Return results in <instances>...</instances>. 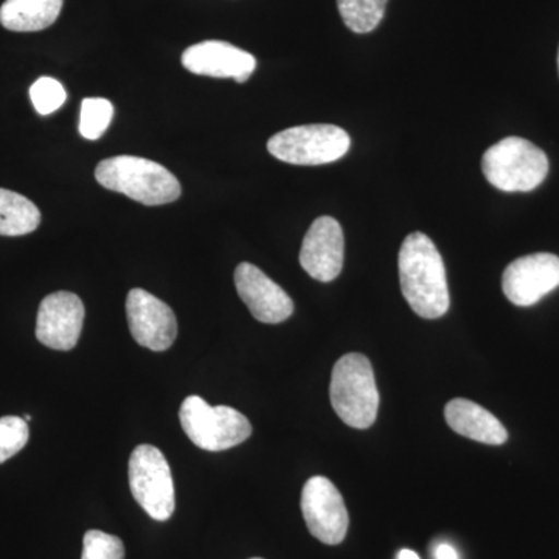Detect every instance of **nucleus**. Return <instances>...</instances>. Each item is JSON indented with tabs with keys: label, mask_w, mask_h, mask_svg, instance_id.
<instances>
[{
	"label": "nucleus",
	"mask_w": 559,
	"mask_h": 559,
	"mask_svg": "<svg viewBox=\"0 0 559 559\" xmlns=\"http://www.w3.org/2000/svg\"><path fill=\"white\" fill-rule=\"evenodd\" d=\"M102 187L124 194L143 205H164L179 200L180 183L157 162L135 156H116L95 168Z\"/></svg>",
	"instance_id": "2"
},
{
	"label": "nucleus",
	"mask_w": 559,
	"mask_h": 559,
	"mask_svg": "<svg viewBox=\"0 0 559 559\" xmlns=\"http://www.w3.org/2000/svg\"><path fill=\"white\" fill-rule=\"evenodd\" d=\"M81 559H124L123 540L102 530H90L83 538Z\"/></svg>",
	"instance_id": "21"
},
{
	"label": "nucleus",
	"mask_w": 559,
	"mask_h": 559,
	"mask_svg": "<svg viewBox=\"0 0 559 559\" xmlns=\"http://www.w3.org/2000/svg\"><path fill=\"white\" fill-rule=\"evenodd\" d=\"M31 430L21 417L0 418V463L14 457L27 444Z\"/></svg>",
	"instance_id": "20"
},
{
	"label": "nucleus",
	"mask_w": 559,
	"mask_h": 559,
	"mask_svg": "<svg viewBox=\"0 0 559 559\" xmlns=\"http://www.w3.org/2000/svg\"><path fill=\"white\" fill-rule=\"evenodd\" d=\"M433 558L436 559H459L457 550L451 544H439L433 550Z\"/></svg>",
	"instance_id": "23"
},
{
	"label": "nucleus",
	"mask_w": 559,
	"mask_h": 559,
	"mask_svg": "<svg viewBox=\"0 0 559 559\" xmlns=\"http://www.w3.org/2000/svg\"><path fill=\"white\" fill-rule=\"evenodd\" d=\"M345 241L341 224L331 216H320L311 224L301 242L300 264L310 277L330 283L344 267Z\"/></svg>",
	"instance_id": "12"
},
{
	"label": "nucleus",
	"mask_w": 559,
	"mask_h": 559,
	"mask_svg": "<svg viewBox=\"0 0 559 559\" xmlns=\"http://www.w3.org/2000/svg\"><path fill=\"white\" fill-rule=\"evenodd\" d=\"M235 286L253 318L263 323H280L294 312V301L274 280L250 263L238 264Z\"/></svg>",
	"instance_id": "13"
},
{
	"label": "nucleus",
	"mask_w": 559,
	"mask_h": 559,
	"mask_svg": "<svg viewBox=\"0 0 559 559\" xmlns=\"http://www.w3.org/2000/svg\"><path fill=\"white\" fill-rule=\"evenodd\" d=\"M182 64L194 75L246 83L257 68V60L248 51L224 40H204L183 51Z\"/></svg>",
	"instance_id": "14"
},
{
	"label": "nucleus",
	"mask_w": 559,
	"mask_h": 559,
	"mask_svg": "<svg viewBox=\"0 0 559 559\" xmlns=\"http://www.w3.org/2000/svg\"><path fill=\"white\" fill-rule=\"evenodd\" d=\"M64 0H5L0 24L11 32H40L60 16Z\"/></svg>",
	"instance_id": "16"
},
{
	"label": "nucleus",
	"mask_w": 559,
	"mask_h": 559,
	"mask_svg": "<svg viewBox=\"0 0 559 559\" xmlns=\"http://www.w3.org/2000/svg\"><path fill=\"white\" fill-rule=\"evenodd\" d=\"M448 425L466 439L499 447L509 440V432L491 412L465 399L450 401L444 407Z\"/></svg>",
	"instance_id": "15"
},
{
	"label": "nucleus",
	"mask_w": 559,
	"mask_h": 559,
	"mask_svg": "<svg viewBox=\"0 0 559 559\" xmlns=\"http://www.w3.org/2000/svg\"><path fill=\"white\" fill-rule=\"evenodd\" d=\"M31 98L40 116H49L64 105L68 94L60 81L43 76L31 87Z\"/></svg>",
	"instance_id": "22"
},
{
	"label": "nucleus",
	"mask_w": 559,
	"mask_h": 559,
	"mask_svg": "<svg viewBox=\"0 0 559 559\" xmlns=\"http://www.w3.org/2000/svg\"><path fill=\"white\" fill-rule=\"evenodd\" d=\"M399 271L404 299L419 318H443L450 310L447 267L428 235H407L400 249Z\"/></svg>",
	"instance_id": "1"
},
{
	"label": "nucleus",
	"mask_w": 559,
	"mask_h": 559,
	"mask_svg": "<svg viewBox=\"0 0 559 559\" xmlns=\"http://www.w3.org/2000/svg\"><path fill=\"white\" fill-rule=\"evenodd\" d=\"M183 432L198 448L227 451L245 443L252 433L250 421L229 406H210L198 395L183 400L179 411Z\"/></svg>",
	"instance_id": "5"
},
{
	"label": "nucleus",
	"mask_w": 559,
	"mask_h": 559,
	"mask_svg": "<svg viewBox=\"0 0 559 559\" xmlns=\"http://www.w3.org/2000/svg\"><path fill=\"white\" fill-rule=\"evenodd\" d=\"M128 477L135 502L148 516L159 522L170 520L176 509L175 481L164 452L140 444L132 451Z\"/></svg>",
	"instance_id": "7"
},
{
	"label": "nucleus",
	"mask_w": 559,
	"mask_h": 559,
	"mask_svg": "<svg viewBox=\"0 0 559 559\" xmlns=\"http://www.w3.org/2000/svg\"><path fill=\"white\" fill-rule=\"evenodd\" d=\"M24 419H25V421H27V423H28V421H31V419H32V415H25Z\"/></svg>",
	"instance_id": "25"
},
{
	"label": "nucleus",
	"mask_w": 559,
	"mask_h": 559,
	"mask_svg": "<svg viewBox=\"0 0 559 559\" xmlns=\"http://www.w3.org/2000/svg\"><path fill=\"white\" fill-rule=\"evenodd\" d=\"M348 132L336 124H304L277 132L267 142L275 159L293 165H325L349 150Z\"/></svg>",
	"instance_id": "6"
},
{
	"label": "nucleus",
	"mask_w": 559,
	"mask_h": 559,
	"mask_svg": "<svg viewBox=\"0 0 559 559\" xmlns=\"http://www.w3.org/2000/svg\"><path fill=\"white\" fill-rule=\"evenodd\" d=\"M112 117V103L106 98H84L81 103L80 134L87 140L100 139Z\"/></svg>",
	"instance_id": "19"
},
{
	"label": "nucleus",
	"mask_w": 559,
	"mask_h": 559,
	"mask_svg": "<svg viewBox=\"0 0 559 559\" xmlns=\"http://www.w3.org/2000/svg\"><path fill=\"white\" fill-rule=\"evenodd\" d=\"M330 400L349 428L367 429L377 421L380 393L367 356L348 353L337 360L331 373Z\"/></svg>",
	"instance_id": "3"
},
{
	"label": "nucleus",
	"mask_w": 559,
	"mask_h": 559,
	"mask_svg": "<svg viewBox=\"0 0 559 559\" xmlns=\"http://www.w3.org/2000/svg\"><path fill=\"white\" fill-rule=\"evenodd\" d=\"M481 170L496 189L509 193L532 191L549 175V159L528 140L507 138L484 154Z\"/></svg>",
	"instance_id": "4"
},
{
	"label": "nucleus",
	"mask_w": 559,
	"mask_h": 559,
	"mask_svg": "<svg viewBox=\"0 0 559 559\" xmlns=\"http://www.w3.org/2000/svg\"><path fill=\"white\" fill-rule=\"evenodd\" d=\"M83 301L76 294L60 290L40 301L36 319V337L51 349L69 352L79 344L83 331Z\"/></svg>",
	"instance_id": "11"
},
{
	"label": "nucleus",
	"mask_w": 559,
	"mask_h": 559,
	"mask_svg": "<svg viewBox=\"0 0 559 559\" xmlns=\"http://www.w3.org/2000/svg\"><path fill=\"white\" fill-rule=\"evenodd\" d=\"M558 69H559V51H558Z\"/></svg>",
	"instance_id": "26"
},
{
	"label": "nucleus",
	"mask_w": 559,
	"mask_h": 559,
	"mask_svg": "<svg viewBox=\"0 0 559 559\" xmlns=\"http://www.w3.org/2000/svg\"><path fill=\"white\" fill-rule=\"evenodd\" d=\"M558 286L559 257L554 253L522 257L503 272V294L516 307H532Z\"/></svg>",
	"instance_id": "10"
},
{
	"label": "nucleus",
	"mask_w": 559,
	"mask_h": 559,
	"mask_svg": "<svg viewBox=\"0 0 559 559\" xmlns=\"http://www.w3.org/2000/svg\"><path fill=\"white\" fill-rule=\"evenodd\" d=\"M342 21L349 31L366 35L384 20L388 0H337Z\"/></svg>",
	"instance_id": "18"
},
{
	"label": "nucleus",
	"mask_w": 559,
	"mask_h": 559,
	"mask_svg": "<svg viewBox=\"0 0 559 559\" xmlns=\"http://www.w3.org/2000/svg\"><path fill=\"white\" fill-rule=\"evenodd\" d=\"M127 318L132 337L142 347L165 352L178 336V320L165 301L145 289H131L127 299Z\"/></svg>",
	"instance_id": "9"
},
{
	"label": "nucleus",
	"mask_w": 559,
	"mask_h": 559,
	"mask_svg": "<svg viewBox=\"0 0 559 559\" xmlns=\"http://www.w3.org/2000/svg\"><path fill=\"white\" fill-rule=\"evenodd\" d=\"M252 559H261V558H252Z\"/></svg>",
	"instance_id": "27"
},
{
	"label": "nucleus",
	"mask_w": 559,
	"mask_h": 559,
	"mask_svg": "<svg viewBox=\"0 0 559 559\" xmlns=\"http://www.w3.org/2000/svg\"><path fill=\"white\" fill-rule=\"evenodd\" d=\"M40 212L35 204L16 191L0 189V235L22 237L38 229Z\"/></svg>",
	"instance_id": "17"
},
{
	"label": "nucleus",
	"mask_w": 559,
	"mask_h": 559,
	"mask_svg": "<svg viewBox=\"0 0 559 559\" xmlns=\"http://www.w3.org/2000/svg\"><path fill=\"white\" fill-rule=\"evenodd\" d=\"M301 513L314 538L326 546H337L348 532V511L344 498L330 479L311 477L301 491Z\"/></svg>",
	"instance_id": "8"
},
{
	"label": "nucleus",
	"mask_w": 559,
	"mask_h": 559,
	"mask_svg": "<svg viewBox=\"0 0 559 559\" xmlns=\"http://www.w3.org/2000/svg\"><path fill=\"white\" fill-rule=\"evenodd\" d=\"M396 559H419L418 555L414 550L403 549L400 551Z\"/></svg>",
	"instance_id": "24"
}]
</instances>
